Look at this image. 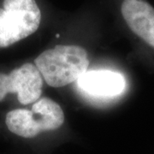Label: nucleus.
<instances>
[{"label": "nucleus", "instance_id": "nucleus-4", "mask_svg": "<svg viewBox=\"0 0 154 154\" xmlns=\"http://www.w3.org/2000/svg\"><path fill=\"white\" fill-rule=\"evenodd\" d=\"M43 78L37 67L31 63H24L10 74L0 73V101L7 94H17L22 105L36 102L42 94Z\"/></svg>", "mask_w": 154, "mask_h": 154}, {"label": "nucleus", "instance_id": "nucleus-6", "mask_svg": "<svg viewBox=\"0 0 154 154\" xmlns=\"http://www.w3.org/2000/svg\"><path fill=\"white\" fill-rule=\"evenodd\" d=\"M79 85L89 94L111 97L122 94L126 82L124 77L117 72L95 70L86 72L79 79Z\"/></svg>", "mask_w": 154, "mask_h": 154}, {"label": "nucleus", "instance_id": "nucleus-2", "mask_svg": "<svg viewBox=\"0 0 154 154\" xmlns=\"http://www.w3.org/2000/svg\"><path fill=\"white\" fill-rule=\"evenodd\" d=\"M64 113L57 102L48 98L38 99L31 110L17 109L8 112L5 123L12 134L32 139L41 133L53 131L64 122Z\"/></svg>", "mask_w": 154, "mask_h": 154}, {"label": "nucleus", "instance_id": "nucleus-3", "mask_svg": "<svg viewBox=\"0 0 154 154\" xmlns=\"http://www.w3.org/2000/svg\"><path fill=\"white\" fill-rule=\"evenodd\" d=\"M41 11L35 0H4L0 8V47H8L38 30Z\"/></svg>", "mask_w": 154, "mask_h": 154}, {"label": "nucleus", "instance_id": "nucleus-5", "mask_svg": "<svg viewBox=\"0 0 154 154\" xmlns=\"http://www.w3.org/2000/svg\"><path fill=\"white\" fill-rule=\"evenodd\" d=\"M121 15L134 35L154 48V7L146 0H122Z\"/></svg>", "mask_w": 154, "mask_h": 154}, {"label": "nucleus", "instance_id": "nucleus-1", "mask_svg": "<svg viewBox=\"0 0 154 154\" xmlns=\"http://www.w3.org/2000/svg\"><path fill=\"white\" fill-rule=\"evenodd\" d=\"M34 63L45 82L53 88L75 82L89 66L87 51L75 45H59L46 50Z\"/></svg>", "mask_w": 154, "mask_h": 154}]
</instances>
